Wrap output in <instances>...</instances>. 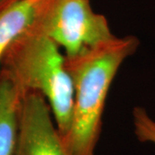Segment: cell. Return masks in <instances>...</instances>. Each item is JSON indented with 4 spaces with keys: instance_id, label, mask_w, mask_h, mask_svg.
Masks as SVG:
<instances>
[{
    "instance_id": "6da1fadb",
    "label": "cell",
    "mask_w": 155,
    "mask_h": 155,
    "mask_svg": "<svg viewBox=\"0 0 155 155\" xmlns=\"http://www.w3.org/2000/svg\"><path fill=\"white\" fill-rule=\"evenodd\" d=\"M138 47L134 36H115L81 54L65 56L74 91L71 125L61 137L67 155H94L111 84Z\"/></svg>"
},
{
    "instance_id": "7a4b0ae2",
    "label": "cell",
    "mask_w": 155,
    "mask_h": 155,
    "mask_svg": "<svg viewBox=\"0 0 155 155\" xmlns=\"http://www.w3.org/2000/svg\"><path fill=\"white\" fill-rule=\"evenodd\" d=\"M37 27L11 42L1 58L0 72L11 78L22 96L30 91L43 95L63 137L71 125L73 84L60 47Z\"/></svg>"
},
{
    "instance_id": "3957f363",
    "label": "cell",
    "mask_w": 155,
    "mask_h": 155,
    "mask_svg": "<svg viewBox=\"0 0 155 155\" xmlns=\"http://www.w3.org/2000/svg\"><path fill=\"white\" fill-rule=\"evenodd\" d=\"M37 29L65 50L67 57L81 54L116 36L106 17L92 10L90 0H58Z\"/></svg>"
},
{
    "instance_id": "277c9868",
    "label": "cell",
    "mask_w": 155,
    "mask_h": 155,
    "mask_svg": "<svg viewBox=\"0 0 155 155\" xmlns=\"http://www.w3.org/2000/svg\"><path fill=\"white\" fill-rule=\"evenodd\" d=\"M14 155H67L52 121L49 104L43 95L36 91L24 94L20 100Z\"/></svg>"
},
{
    "instance_id": "5b68a950",
    "label": "cell",
    "mask_w": 155,
    "mask_h": 155,
    "mask_svg": "<svg viewBox=\"0 0 155 155\" xmlns=\"http://www.w3.org/2000/svg\"><path fill=\"white\" fill-rule=\"evenodd\" d=\"M58 0H17L0 11V61L11 43L39 26Z\"/></svg>"
},
{
    "instance_id": "8992f818",
    "label": "cell",
    "mask_w": 155,
    "mask_h": 155,
    "mask_svg": "<svg viewBox=\"0 0 155 155\" xmlns=\"http://www.w3.org/2000/svg\"><path fill=\"white\" fill-rule=\"evenodd\" d=\"M22 96L10 78L0 72V155H14Z\"/></svg>"
},
{
    "instance_id": "52a82bcc",
    "label": "cell",
    "mask_w": 155,
    "mask_h": 155,
    "mask_svg": "<svg viewBox=\"0 0 155 155\" xmlns=\"http://www.w3.org/2000/svg\"><path fill=\"white\" fill-rule=\"evenodd\" d=\"M134 133L141 142L155 143V121L145 109L135 107L133 111Z\"/></svg>"
},
{
    "instance_id": "ba28073f",
    "label": "cell",
    "mask_w": 155,
    "mask_h": 155,
    "mask_svg": "<svg viewBox=\"0 0 155 155\" xmlns=\"http://www.w3.org/2000/svg\"><path fill=\"white\" fill-rule=\"evenodd\" d=\"M17 0H0V11L5 9L7 6L11 5Z\"/></svg>"
},
{
    "instance_id": "9c48e42d",
    "label": "cell",
    "mask_w": 155,
    "mask_h": 155,
    "mask_svg": "<svg viewBox=\"0 0 155 155\" xmlns=\"http://www.w3.org/2000/svg\"><path fill=\"white\" fill-rule=\"evenodd\" d=\"M154 144H155V143H154Z\"/></svg>"
}]
</instances>
